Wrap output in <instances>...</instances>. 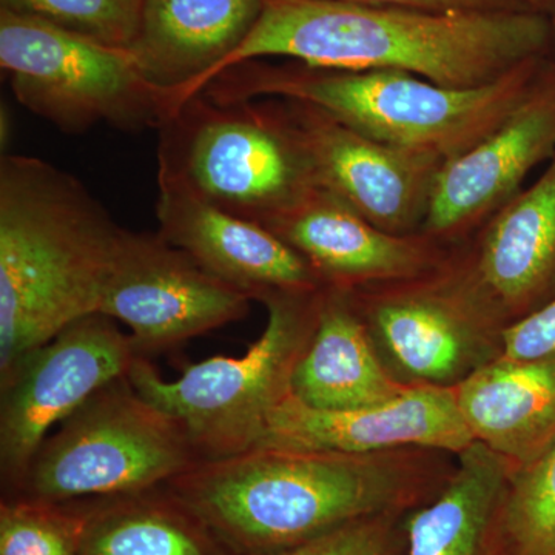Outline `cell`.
Wrapping results in <instances>:
<instances>
[{
	"label": "cell",
	"instance_id": "obj_1",
	"mask_svg": "<svg viewBox=\"0 0 555 555\" xmlns=\"http://www.w3.org/2000/svg\"><path fill=\"white\" fill-rule=\"evenodd\" d=\"M554 28L547 14L528 9L430 11L264 0L254 30L214 79L244 62L286 57L318 68L396 69L473 89L545 57Z\"/></svg>",
	"mask_w": 555,
	"mask_h": 555
},
{
	"label": "cell",
	"instance_id": "obj_2",
	"mask_svg": "<svg viewBox=\"0 0 555 555\" xmlns=\"http://www.w3.org/2000/svg\"><path fill=\"white\" fill-rule=\"evenodd\" d=\"M427 449L379 454L254 448L167 483L233 555H275L338 526L392 513L433 473Z\"/></svg>",
	"mask_w": 555,
	"mask_h": 555
},
{
	"label": "cell",
	"instance_id": "obj_3",
	"mask_svg": "<svg viewBox=\"0 0 555 555\" xmlns=\"http://www.w3.org/2000/svg\"><path fill=\"white\" fill-rule=\"evenodd\" d=\"M122 228L68 171L0 159V378L80 318L100 313Z\"/></svg>",
	"mask_w": 555,
	"mask_h": 555
},
{
	"label": "cell",
	"instance_id": "obj_4",
	"mask_svg": "<svg viewBox=\"0 0 555 555\" xmlns=\"http://www.w3.org/2000/svg\"><path fill=\"white\" fill-rule=\"evenodd\" d=\"M547 61L535 57L494 82L454 89L396 69H332L258 60L229 68L201 93L218 102H306L361 134L443 166L516 109Z\"/></svg>",
	"mask_w": 555,
	"mask_h": 555
},
{
	"label": "cell",
	"instance_id": "obj_5",
	"mask_svg": "<svg viewBox=\"0 0 555 555\" xmlns=\"http://www.w3.org/2000/svg\"><path fill=\"white\" fill-rule=\"evenodd\" d=\"M323 288L262 299L268 324L243 357L208 358L175 382L160 378L149 358H138L131 385L184 426L199 462L257 448L273 409L291 396L299 360L315 334Z\"/></svg>",
	"mask_w": 555,
	"mask_h": 555
},
{
	"label": "cell",
	"instance_id": "obj_6",
	"mask_svg": "<svg viewBox=\"0 0 555 555\" xmlns=\"http://www.w3.org/2000/svg\"><path fill=\"white\" fill-rule=\"evenodd\" d=\"M158 181L264 225L317 185L276 101L218 102L199 93L160 124Z\"/></svg>",
	"mask_w": 555,
	"mask_h": 555
},
{
	"label": "cell",
	"instance_id": "obj_7",
	"mask_svg": "<svg viewBox=\"0 0 555 555\" xmlns=\"http://www.w3.org/2000/svg\"><path fill=\"white\" fill-rule=\"evenodd\" d=\"M184 426L131 385L101 387L42 441L21 485L2 499L73 503L145 491L198 465Z\"/></svg>",
	"mask_w": 555,
	"mask_h": 555
},
{
	"label": "cell",
	"instance_id": "obj_8",
	"mask_svg": "<svg viewBox=\"0 0 555 555\" xmlns=\"http://www.w3.org/2000/svg\"><path fill=\"white\" fill-rule=\"evenodd\" d=\"M0 67L16 100L67 134L105 126L158 130L167 90L150 82L129 47L0 9Z\"/></svg>",
	"mask_w": 555,
	"mask_h": 555
},
{
	"label": "cell",
	"instance_id": "obj_9",
	"mask_svg": "<svg viewBox=\"0 0 555 555\" xmlns=\"http://www.w3.org/2000/svg\"><path fill=\"white\" fill-rule=\"evenodd\" d=\"M138 358L130 334L93 313L62 328L0 378L2 496L16 491L50 430L101 387L127 377Z\"/></svg>",
	"mask_w": 555,
	"mask_h": 555
},
{
	"label": "cell",
	"instance_id": "obj_10",
	"mask_svg": "<svg viewBox=\"0 0 555 555\" xmlns=\"http://www.w3.org/2000/svg\"><path fill=\"white\" fill-rule=\"evenodd\" d=\"M250 301L159 232L124 229L100 313L126 324L149 358L243 320Z\"/></svg>",
	"mask_w": 555,
	"mask_h": 555
},
{
	"label": "cell",
	"instance_id": "obj_11",
	"mask_svg": "<svg viewBox=\"0 0 555 555\" xmlns=\"http://www.w3.org/2000/svg\"><path fill=\"white\" fill-rule=\"evenodd\" d=\"M372 337L412 385L454 387L500 356V331L459 286L434 275L350 291Z\"/></svg>",
	"mask_w": 555,
	"mask_h": 555
},
{
	"label": "cell",
	"instance_id": "obj_12",
	"mask_svg": "<svg viewBox=\"0 0 555 555\" xmlns=\"http://www.w3.org/2000/svg\"><path fill=\"white\" fill-rule=\"evenodd\" d=\"M272 100L318 185L385 232H422L440 163L375 141L306 102Z\"/></svg>",
	"mask_w": 555,
	"mask_h": 555
},
{
	"label": "cell",
	"instance_id": "obj_13",
	"mask_svg": "<svg viewBox=\"0 0 555 555\" xmlns=\"http://www.w3.org/2000/svg\"><path fill=\"white\" fill-rule=\"evenodd\" d=\"M555 155V62L492 133L438 170L422 232L454 241L480 229Z\"/></svg>",
	"mask_w": 555,
	"mask_h": 555
},
{
	"label": "cell",
	"instance_id": "obj_14",
	"mask_svg": "<svg viewBox=\"0 0 555 555\" xmlns=\"http://www.w3.org/2000/svg\"><path fill=\"white\" fill-rule=\"evenodd\" d=\"M264 228L297 250L327 287L353 291L422 280L451 262L440 241L423 232H385L318 184Z\"/></svg>",
	"mask_w": 555,
	"mask_h": 555
},
{
	"label": "cell",
	"instance_id": "obj_15",
	"mask_svg": "<svg viewBox=\"0 0 555 555\" xmlns=\"http://www.w3.org/2000/svg\"><path fill=\"white\" fill-rule=\"evenodd\" d=\"M454 387L411 385L372 406L321 411L288 396L273 409L257 448L379 454L427 449L459 455L474 443Z\"/></svg>",
	"mask_w": 555,
	"mask_h": 555
},
{
	"label": "cell",
	"instance_id": "obj_16",
	"mask_svg": "<svg viewBox=\"0 0 555 555\" xmlns=\"http://www.w3.org/2000/svg\"><path fill=\"white\" fill-rule=\"evenodd\" d=\"M449 272L502 328L555 298V155L481 225L474 254L451 261Z\"/></svg>",
	"mask_w": 555,
	"mask_h": 555
},
{
	"label": "cell",
	"instance_id": "obj_17",
	"mask_svg": "<svg viewBox=\"0 0 555 555\" xmlns=\"http://www.w3.org/2000/svg\"><path fill=\"white\" fill-rule=\"evenodd\" d=\"M158 188L160 235L251 301L324 287L312 266L264 225L235 217L169 182L158 181Z\"/></svg>",
	"mask_w": 555,
	"mask_h": 555
},
{
	"label": "cell",
	"instance_id": "obj_18",
	"mask_svg": "<svg viewBox=\"0 0 555 555\" xmlns=\"http://www.w3.org/2000/svg\"><path fill=\"white\" fill-rule=\"evenodd\" d=\"M264 0H144L129 49L167 108L201 93L257 24Z\"/></svg>",
	"mask_w": 555,
	"mask_h": 555
},
{
	"label": "cell",
	"instance_id": "obj_19",
	"mask_svg": "<svg viewBox=\"0 0 555 555\" xmlns=\"http://www.w3.org/2000/svg\"><path fill=\"white\" fill-rule=\"evenodd\" d=\"M474 440L529 465L555 444V358L511 361L496 357L454 386Z\"/></svg>",
	"mask_w": 555,
	"mask_h": 555
},
{
	"label": "cell",
	"instance_id": "obj_20",
	"mask_svg": "<svg viewBox=\"0 0 555 555\" xmlns=\"http://www.w3.org/2000/svg\"><path fill=\"white\" fill-rule=\"evenodd\" d=\"M409 386L379 360L350 291L324 286L315 334L295 371L292 397L321 411H346L385 403Z\"/></svg>",
	"mask_w": 555,
	"mask_h": 555
},
{
	"label": "cell",
	"instance_id": "obj_21",
	"mask_svg": "<svg viewBox=\"0 0 555 555\" xmlns=\"http://www.w3.org/2000/svg\"><path fill=\"white\" fill-rule=\"evenodd\" d=\"M514 469L480 441L460 452L437 499L409 517L408 555H491Z\"/></svg>",
	"mask_w": 555,
	"mask_h": 555
},
{
	"label": "cell",
	"instance_id": "obj_22",
	"mask_svg": "<svg viewBox=\"0 0 555 555\" xmlns=\"http://www.w3.org/2000/svg\"><path fill=\"white\" fill-rule=\"evenodd\" d=\"M76 503L79 555H233L166 485Z\"/></svg>",
	"mask_w": 555,
	"mask_h": 555
},
{
	"label": "cell",
	"instance_id": "obj_23",
	"mask_svg": "<svg viewBox=\"0 0 555 555\" xmlns=\"http://www.w3.org/2000/svg\"><path fill=\"white\" fill-rule=\"evenodd\" d=\"M496 543L503 555H555V444L511 474Z\"/></svg>",
	"mask_w": 555,
	"mask_h": 555
},
{
	"label": "cell",
	"instance_id": "obj_24",
	"mask_svg": "<svg viewBox=\"0 0 555 555\" xmlns=\"http://www.w3.org/2000/svg\"><path fill=\"white\" fill-rule=\"evenodd\" d=\"M78 503L2 499L0 555H79Z\"/></svg>",
	"mask_w": 555,
	"mask_h": 555
},
{
	"label": "cell",
	"instance_id": "obj_25",
	"mask_svg": "<svg viewBox=\"0 0 555 555\" xmlns=\"http://www.w3.org/2000/svg\"><path fill=\"white\" fill-rule=\"evenodd\" d=\"M144 0H0V9L28 14L113 46L130 47Z\"/></svg>",
	"mask_w": 555,
	"mask_h": 555
},
{
	"label": "cell",
	"instance_id": "obj_26",
	"mask_svg": "<svg viewBox=\"0 0 555 555\" xmlns=\"http://www.w3.org/2000/svg\"><path fill=\"white\" fill-rule=\"evenodd\" d=\"M393 517L396 511L358 518L275 555H390Z\"/></svg>",
	"mask_w": 555,
	"mask_h": 555
},
{
	"label": "cell",
	"instance_id": "obj_27",
	"mask_svg": "<svg viewBox=\"0 0 555 555\" xmlns=\"http://www.w3.org/2000/svg\"><path fill=\"white\" fill-rule=\"evenodd\" d=\"M499 357L511 361L555 358V298L500 331Z\"/></svg>",
	"mask_w": 555,
	"mask_h": 555
},
{
	"label": "cell",
	"instance_id": "obj_28",
	"mask_svg": "<svg viewBox=\"0 0 555 555\" xmlns=\"http://www.w3.org/2000/svg\"><path fill=\"white\" fill-rule=\"evenodd\" d=\"M361 5L406 7L430 11H489L526 9L517 0H338ZM529 10V9H528Z\"/></svg>",
	"mask_w": 555,
	"mask_h": 555
},
{
	"label": "cell",
	"instance_id": "obj_29",
	"mask_svg": "<svg viewBox=\"0 0 555 555\" xmlns=\"http://www.w3.org/2000/svg\"><path fill=\"white\" fill-rule=\"evenodd\" d=\"M526 9L539 11V13L550 14L554 10V0H517Z\"/></svg>",
	"mask_w": 555,
	"mask_h": 555
},
{
	"label": "cell",
	"instance_id": "obj_30",
	"mask_svg": "<svg viewBox=\"0 0 555 555\" xmlns=\"http://www.w3.org/2000/svg\"><path fill=\"white\" fill-rule=\"evenodd\" d=\"M553 14H554V27H555V0H554V10H553Z\"/></svg>",
	"mask_w": 555,
	"mask_h": 555
}]
</instances>
